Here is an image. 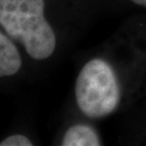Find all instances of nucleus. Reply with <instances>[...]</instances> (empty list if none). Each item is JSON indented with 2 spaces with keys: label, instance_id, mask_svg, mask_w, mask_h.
<instances>
[{
  "label": "nucleus",
  "instance_id": "1",
  "mask_svg": "<svg viewBox=\"0 0 146 146\" xmlns=\"http://www.w3.org/2000/svg\"><path fill=\"white\" fill-rule=\"evenodd\" d=\"M0 25L35 60L50 58L55 50L56 37L44 17V0H0Z\"/></svg>",
  "mask_w": 146,
  "mask_h": 146
},
{
  "label": "nucleus",
  "instance_id": "2",
  "mask_svg": "<svg viewBox=\"0 0 146 146\" xmlns=\"http://www.w3.org/2000/svg\"><path fill=\"white\" fill-rule=\"evenodd\" d=\"M75 94L79 110L90 118L113 114L121 99L119 80L114 68L102 58L89 61L77 77Z\"/></svg>",
  "mask_w": 146,
  "mask_h": 146
},
{
  "label": "nucleus",
  "instance_id": "3",
  "mask_svg": "<svg viewBox=\"0 0 146 146\" xmlns=\"http://www.w3.org/2000/svg\"><path fill=\"white\" fill-rule=\"evenodd\" d=\"M21 65V55L14 43L0 31V77L16 74Z\"/></svg>",
  "mask_w": 146,
  "mask_h": 146
},
{
  "label": "nucleus",
  "instance_id": "4",
  "mask_svg": "<svg viewBox=\"0 0 146 146\" xmlns=\"http://www.w3.org/2000/svg\"><path fill=\"white\" fill-rule=\"evenodd\" d=\"M63 146H100L102 141L98 132L88 125H75L64 134Z\"/></svg>",
  "mask_w": 146,
  "mask_h": 146
},
{
  "label": "nucleus",
  "instance_id": "5",
  "mask_svg": "<svg viewBox=\"0 0 146 146\" xmlns=\"http://www.w3.org/2000/svg\"><path fill=\"white\" fill-rule=\"evenodd\" d=\"M33 143L31 141L26 137L25 135L22 134H14L0 143V146H31Z\"/></svg>",
  "mask_w": 146,
  "mask_h": 146
},
{
  "label": "nucleus",
  "instance_id": "6",
  "mask_svg": "<svg viewBox=\"0 0 146 146\" xmlns=\"http://www.w3.org/2000/svg\"><path fill=\"white\" fill-rule=\"evenodd\" d=\"M131 2L135 3L136 5H140L143 8H146V0H130Z\"/></svg>",
  "mask_w": 146,
  "mask_h": 146
}]
</instances>
